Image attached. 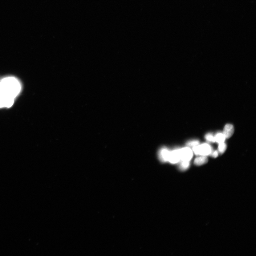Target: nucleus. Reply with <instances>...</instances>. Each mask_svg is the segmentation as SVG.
<instances>
[{
    "mask_svg": "<svg viewBox=\"0 0 256 256\" xmlns=\"http://www.w3.org/2000/svg\"><path fill=\"white\" fill-rule=\"evenodd\" d=\"M168 161L172 164H176L180 161V149H175L170 151Z\"/></svg>",
    "mask_w": 256,
    "mask_h": 256,
    "instance_id": "obj_5",
    "label": "nucleus"
},
{
    "mask_svg": "<svg viewBox=\"0 0 256 256\" xmlns=\"http://www.w3.org/2000/svg\"><path fill=\"white\" fill-rule=\"evenodd\" d=\"M193 156V152L189 148L185 147L180 149V161H190Z\"/></svg>",
    "mask_w": 256,
    "mask_h": 256,
    "instance_id": "obj_4",
    "label": "nucleus"
},
{
    "mask_svg": "<svg viewBox=\"0 0 256 256\" xmlns=\"http://www.w3.org/2000/svg\"><path fill=\"white\" fill-rule=\"evenodd\" d=\"M227 149V145L224 142L219 144L218 151L221 154H223Z\"/></svg>",
    "mask_w": 256,
    "mask_h": 256,
    "instance_id": "obj_11",
    "label": "nucleus"
},
{
    "mask_svg": "<svg viewBox=\"0 0 256 256\" xmlns=\"http://www.w3.org/2000/svg\"><path fill=\"white\" fill-rule=\"evenodd\" d=\"M210 155L214 158H216L218 155V152L216 151H212Z\"/></svg>",
    "mask_w": 256,
    "mask_h": 256,
    "instance_id": "obj_14",
    "label": "nucleus"
},
{
    "mask_svg": "<svg viewBox=\"0 0 256 256\" xmlns=\"http://www.w3.org/2000/svg\"><path fill=\"white\" fill-rule=\"evenodd\" d=\"M0 83L4 93L8 97L14 99L19 93L20 84L15 78L7 77L2 80Z\"/></svg>",
    "mask_w": 256,
    "mask_h": 256,
    "instance_id": "obj_1",
    "label": "nucleus"
},
{
    "mask_svg": "<svg viewBox=\"0 0 256 256\" xmlns=\"http://www.w3.org/2000/svg\"><path fill=\"white\" fill-rule=\"evenodd\" d=\"M214 138L215 142L218 143V144L224 142L226 138L223 133H221L217 134Z\"/></svg>",
    "mask_w": 256,
    "mask_h": 256,
    "instance_id": "obj_9",
    "label": "nucleus"
},
{
    "mask_svg": "<svg viewBox=\"0 0 256 256\" xmlns=\"http://www.w3.org/2000/svg\"><path fill=\"white\" fill-rule=\"evenodd\" d=\"M234 132V126L231 124H227L224 128L223 133L226 138H229L232 137Z\"/></svg>",
    "mask_w": 256,
    "mask_h": 256,
    "instance_id": "obj_7",
    "label": "nucleus"
},
{
    "mask_svg": "<svg viewBox=\"0 0 256 256\" xmlns=\"http://www.w3.org/2000/svg\"><path fill=\"white\" fill-rule=\"evenodd\" d=\"M170 151L167 148L164 147L161 149L159 153L160 160L163 162L168 161Z\"/></svg>",
    "mask_w": 256,
    "mask_h": 256,
    "instance_id": "obj_6",
    "label": "nucleus"
},
{
    "mask_svg": "<svg viewBox=\"0 0 256 256\" xmlns=\"http://www.w3.org/2000/svg\"><path fill=\"white\" fill-rule=\"evenodd\" d=\"M208 161V158L206 156H201L195 158L194 164L197 165H201L206 163Z\"/></svg>",
    "mask_w": 256,
    "mask_h": 256,
    "instance_id": "obj_8",
    "label": "nucleus"
},
{
    "mask_svg": "<svg viewBox=\"0 0 256 256\" xmlns=\"http://www.w3.org/2000/svg\"><path fill=\"white\" fill-rule=\"evenodd\" d=\"M205 137L207 141L210 142H215V138L211 133L207 134Z\"/></svg>",
    "mask_w": 256,
    "mask_h": 256,
    "instance_id": "obj_12",
    "label": "nucleus"
},
{
    "mask_svg": "<svg viewBox=\"0 0 256 256\" xmlns=\"http://www.w3.org/2000/svg\"><path fill=\"white\" fill-rule=\"evenodd\" d=\"M14 99L8 97L2 90L0 83V108H10L13 104Z\"/></svg>",
    "mask_w": 256,
    "mask_h": 256,
    "instance_id": "obj_3",
    "label": "nucleus"
},
{
    "mask_svg": "<svg viewBox=\"0 0 256 256\" xmlns=\"http://www.w3.org/2000/svg\"><path fill=\"white\" fill-rule=\"evenodd\" d=\"M199 142L197 140H193L191 141H189L187 144V145L188 146L194 147L199 145Z\"/></svg>",
    "mask_w": 256,
    "mask_h": 256,
    "instance_id": "obj_13",
    "label": "nucleus"
},
{
    "mask_svg": "<svg viewBox=\"0 0 256 256\" xmlns=\"http://www.w3.org/2000/svg\"><path fill=\"white\" fill-rule=\"evenodd\" d=\"M193 150L196 155L207 156L210 154L212 151L211 147L208 144H204L193 147Z\"/></svg>",
    "mask_w": 256,
    "mask_h": 256,
    "instance_id": "obj_2",
    "label": "nucleus"
},
{
    "mask_svg": "<svg viewBox=\"0 0 256 256\" xmlns=\"http://www.w3.org/2000/svg\"><path fill=\"white\" fill-rule=\"evenodd\" d=\"M179 165V169L181 171H185L189 167V161H181Z\"/></svg>",
    "mask_w": 256,
    "mask_h": 256,
    "instance_id": "obj_10",
    "label": "nucleus"
}]
</instances>
